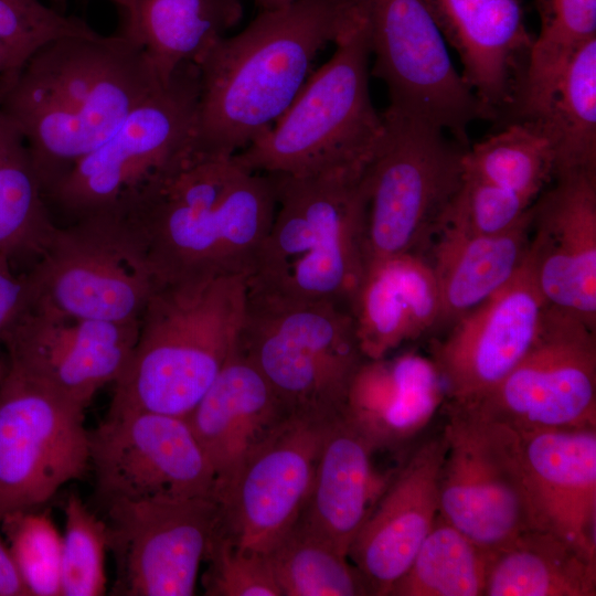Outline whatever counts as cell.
Listing matches in <instances>:
<instances>
[{
	"label": "cell",
	"mask_w": 596,
	"mask_h": 596,
	"mask_svg": "<svg viewBox=\"0 0 596 596\" xmlns=\"http://www.w3.org/2000/svg\"><path fill=\"white\" fill-rule=\"evenodd\" d=\"M164 83L128 36L62 38L0 76V109L24 137L44 195Z\"/></svg>",
	"instance_id": "obj_1"
},
{
	"label": "cell",
	"mask_w": 596,
	"mask_h": 596,
	"mask_svg": "<svg viewBox=\"0 0 596 596\" xmlns=\"http://www.w3.org/2000/svg\"><path fill=\"white\" fill-rule=\"evenodd\" d=\"M275 206L270 174L244 168L234 156L193 148L109 212L134 231L163 284L204 276L246 277Z\"/></svg>",
	"instance_id": "obj_2"
},
{
	"label": "cell",
	"mask_w": 596,
	"mask_h": 596,
	"mask_svg": "<svg viewBox=\"0 0 596 596\" xmlns=\"http://www.w3.org/2000/svg\"><path fill=\"white\" fill-rule=\"evenodd\" d=\"M359 22L353 0H297L262 10L242 32L217 41L195 63L194 149L234 156L248 146L291 105L318 53Z\"/></svg>",
	"instance_id": "obj_3"
},
{
	"label": "cell",
	"mask_w": 596,
	"mask_h": 596,
	"mask_svg": "<svg viewBox=\"0 0 596 596\" xmlns=\"http://www.w3.org/2000/svg\"><path fill=\"white\" fill-rule=\"evenodd\" d=\"M270 175L275 213L246 275L247 296L350 310L368 265L365 172Z\"/></svg>",
	"instance_id": "obj_4"
},
{
	"label": "cell",
	"mask_w": 596,
	"mask_h": 596,
	"mask_svg": "<svg viewBox=\"0 0 596 596\" xmlns=\"http://www.w3.org/2000/svg\"><path fill=\"white\" fill-rule=\"evenodd\" d=\"M246 306L243 275L159 284L109 408L187 417L236 350Z\"/></svg>",
	"instance_id": "obj_5"
},
{
	"label": "cell",
	"mask_w": 596,
	"mask_h": 596,
	"mask_svg": "<svg viewBox=\"0 0 596 596\" xmlns=\"http://www.w3.org/2000/svg\"><path fill=\"white\" fill-rule=\"evenodd\" d=\"M370 57L360 19L278 120L234 155L236 161L267 174H364L385 132L370 94Z\"/></svg>",
	"instance_id": "obj_6"
},
{
	"label": "cell",
	"mask_w": 596,
	"mask_h": 596,
	"mask_svg": "<svg viewBox=\"0 0 596 596\" xmlns=\"http://www.w3.org/2000/svg\"><path fill=\"white\" fill-rule=\"evenodd\" d=\"M237 350L269 383L289 415L332 421L366 360L349 308L247 296Z\"/></svg>",
	"instance_id": "obj_7"
},
{
	"label": "cell",
	"mask_w": 596,
	"mask_h": 596,
	"mask_svg": "<svg viewBox=\"0 0 596 596\" xmlns=\"http://www.w3.org/2000/svg\"><path fill=\"white\" fill-rule=\"evenodd\" d=\"M383 116L384 137L365 171L368 264L430 247L462 184L468 148L428 123Z\"/></svg>",
	"instance_id": "obj_8"
},
{
	"label": "cell",
	"mask_w": 596,
	"mask_h": 596,
	"mask_svg": "<svg viewBox=\"0 0 596 596\" xmlns=\"http://www.w3.org/2000/svg\"><path fill=\"white\" fill-rule=\"evenodd\" d=\"M30 302L73 319L138 322L159 285L129 225L98 212L56 227L29 272Z\"/></svg>",
	"instance_id": "obj_9"
},
{
	"label": "cell",
	"mask_w": 596,
	"mask_h": 596,
	"mask_svg": "<svg viewBox=\"0 0 596 596\" xmlns=\"http://www.w3.org/2000/svg\"><path fill=\"white\" fill-rule=\"evenodd\" d=\"M199 95L198 66L181 65L105 142L78 160L46 198L76 220L115 207L194 148Z\"/></svg>",
	"instance_id": "obj_10"
},
{
	"label": "cell",
	"mask_w": 596,
	"mask_h": 596,
	"mask_svg": "<svg viewBox=\"0 0 596 596\" xmlns=\"http://www.w3.org/2000/svg\"><path fill=\"white\" fill-rule=\"evenodd\" d=\"M353 1L374 57L372 74L387 89V109L436 126L469 147L470 125L488 116L423 0Z\"/></svg>",
	"instance_id": "obj_11"
},
{
	"label": "cell",
	"mask_w": 596,
	"mask_h": 596,
	"mask_svg": "<svg viewBox=\"0 0 596 596\" xmlns=\"http://www.w3.org/2000/svg\"><path fill=\"white\" fill-rule=\"evenodd\" d=\"M445 406L447 449L439 473L438 513L491 553L531 528L519 434L471 408Z\"/></svg>",
	"instance_id": "obj_12"
},
{
	"label": "cell",
	"mask_w": 596,
	"mask_h": 596,
	"mask_svg": "<svg viewBox=\"0 0 596 596\" xmlns=\"http://www.w3.org/2000/svg\"><path fill=\"white\" fill-rule=\"evenodd\" d=\"M595 333L547 305L523 359L488 392L458 406L517 432L596 427Z\"/></svg>",
	"instance_id": "obj_13"
},
{
	"label": "cell",
	"mask_w": 596,
	"mask_h": 596,
	"mask_svg": "<svg viewBox=\"0 0 596 596\" xmlns=\"http://www.w3.org/2000/svg\"><path fill=\"white\" fill-rule=\"evenodd\" d=\"M84 411L9 364L0 384V520L38 509L89 468Z\"/></svg>",
	"instance_id": "obj_14"
},
{
	"label": "cell",
	"mask_w": 596,
	"mask_h": 596,
	"mask_svg": "<svg viewBox=\"0 0 596 596\" xmlns=\"http://www.w3.org/2000/svg\"><path fill=\"white\" fill-rule=\"evenodd\" d=\"M114 595L192 596L220 517L213 497H153L106 504Z\"/></svg>",
	"instance_id": "obj_15"
},
{
	"label": "cell",
	"mask_w": 596,
	"mask_h": 596,
	"mask_svg": "<svg viewBox=\"0 0 596 596\" xmlns=\"http://www.w3.org/2000/svg\"><path fill=\"white\" fill-rule=\"evenodd\" d=\"M89 467L105 503L213 497L215 477L187 417L109 408L89 433Z\"/></svg>",
	"instance_id": "obj_16"
},
{
	"label": "cell",
	"mask_w": 596,
	"mask_h": 596,
	"mask_svg": "<svg viewBox=\"0 0 596 596\" xmlns=\"http://www.w3.org/2000/svg\"><path fill=\"white\" fill-rule=\"evenodd\" d=\"M332 421L290 415L215 498L217 528L238 547L267 554L296 523Z\"/></svg>",
	"instance_id": "obj_17"
},
{
	"label": "cell",
	"mask_w": 596,
	"mask_h": 596,
	"mask_svg": "<svg viewBox=\"0 0 596 596\" xmlns=\"http://www.w3.org/2000/svg\"><path fill=\"white\" fill-rule=\"evenodd\" d=\"M138 322L73 319L29 301L1 332L9 364L84 406L126 369Z\"/></svg>",
	"instance_id": "obj_18"
},
{
	"label": "cell",
	"mask_w": 596,
	"mask_h": 596,
	"mask_svg": "<svg viewBox=\"0 0 596 596\" xmlns=\"http://www.w3.org/2000/svg\"><path fill=\"white\" fill-rule=\"evenodd\" d=\"M546 306L526 256L505 286L434 344L446 404L470 403L498 384L532 348Z\"/></svg>",
	"instance_id": "obj_19"
},
{
	"label": "cell",
	"mask_w": 596,
	"mask_h": 596,
	"mask_svg": "<svg viewBox=\"0 0 596 596\" xmlns=\"http://www.w3.org/2000/svg\"><path fill=\"white\" fill-rule=\"evenodd\" d=\"M552 181L532 204L528 257L547 305L596 332V170Z\"/></svg>",
	"instance_id": "obj_20"
},
{
	"label": "cell",
	"mask_w": 596,
	"mask_h": 596,
	"mask_svg": "<svg viewBox=\"0 0 596 596\" xmlns=\"http://www.w3.org/2000/svg\"><path fill=\"white\" fill-rule=\"evenodd\" d=\"M488 120L505 121L519 98L534 36L521 0H423Z\"/></svg>",
	"instance_id": "obj_21"
},
{
	"label": "cell",
	"mask_w": 596,
	"mask_h": 596,
	"mask_svg": "<svg viewBox=\"0 0 596 596\" xmlns=\"http://www.w3.org/2000/svg\"><path fill=\"white\" fill-rule=\"evenodd\" d=\"M446 449L443 433L422 443L395 471L353 540L348 557L370 595L389 596L432 530Z\"/></svg>",
	"instance_id": "obj_22"
},
{
	"label": "cell",
	"mask_w": 596,
	"mask_h": 596,
	"mask_svg": "<svg viewBox=\"0 0 596 596\" xmlns=\"http://www.w3.org/2000/svg\"><path fill=\"white\" fill-rule=\"evenodd\" d=\"M518 434L531 528L596 560V427Z\"/></svg>",
	"instance_id": "obj_23"
},
{
	"label": "cell",
	"mask_w": 596,
	"mask_h": 596,
	"mask_svg": "<svg viewBox=\"0 0 596 596\" xmlns=\"http://www.w3.org/2000/svg\"><path fill=\"white\" fill-rule=\"evenodd\" d=\"M289 416L266 379L236 348L187 416L212 466L214 499Z\"/></svg>",
	"instance_id": "obj_24"
},
{
	"label": "cell",
	"mask_w": 596,
	"mask_h": 596,
	"mask_svg": "<svg viewBox=\"0 0 596 596\" xmlns=\"http://www.w3.org/2000/svg\"><path fill=\"white\" fill-rule=\"evenodd\" d=\"M375 451L344 413L333 419L321 445L309 496L296 521L347 556L395 473L375 469Z\"/></svg>",
	"instance_id": "obj_25"
},
{
	"label": "cell",
	"mask_w": 596,
	"mask_h": 596,
	"mask_svg": "<svg viewBox=\"0 0 596 596\" xmlns=\"http://www.w3.org/2000/svg\"><path fill=\"white\" fill-rule=\"evenodd\" d=\"M444 402L433 360L406 352L364 360L351 382L344 415L380 450L414 438Z\"/></svg>",
	"instance_id": "obj_26"
},
{
	"label": "cell",
	"mask_w": 596,
	"mask_h": 596,
	"mask_svg": "<svg viewBox=\"0 0 596 596\" xmlns=\"http://www.w3.org/2000/svg\"><path fill=\"white\" fill-rule=\"evenodd\" d=\"M363 356L376 360L439 324L436 278L423 256L396 255L369 263L350 305Z\"/></svg>",
	"instance_id": "obj_27"
},
{
	"label": "cell",
	"mask_w": 596,
	"mask_h": 596,
	"mask_svg": "<svg viewBox=\"0 0 596 596\" xmlns=\"http://www.w3.org/2000/svg\"><path fill=\"white\" fill-rule=\"evenodd\" d=\"M530 213L511 230L490 236L441 232L430 263L440 300L439 324H454L505 286L524 263L531 238Z\"/></svg>",
	"instance_id": "obj_28"
},
{
	"label": "cell",
	"mask_w": 596,
	"mask_h": 596,
	"mask_svg": "<svg viewBox=\"0 0 596 596\" xmlns=\"http://www.w3.org/2000/svg\"><path fill=\"white\" fill-rule=\"evenodd\" d=\"M243 17L241 0H134L119 33L136 42L167 82L195 64Z\"/></svg>",
	"instance_id": "obj_29"
},
{
	"label": "cell",
	"mask_w": 596,
	"mask_h": 596,
	"mask_svg": "<svg viewBox=\"0 0 596 596\" xmlns=\"http://www.w3.org/2000/svg\"><path fill=\"white\" fill-rule=\"evenodd\" d=\"M596 560L529 528L490 553L483 596H595Z\"/></svg>",
	"instance_id": "obj_30"
},
{
	"label": "cell",
	"mask_w": 596,
	"mask_h": 596,
	"mask_svg": "<svg viewBox=\"0 0 596 596\" xmlns=\"http://www.w3.org/2000/svg\"><path fill=\"white\" fill-rule=\"evenodd\" d=\"M525 121L550 143L554 177L596 170V36L574 52L543 109Z\"/></svg>",
	"instance_id": "obj_31"
},
{
	"label": "cell",
	"mask_w": 596,
	"mask_h": 596,
	"mask_svg": "<svg viewBox=\"0 0 596 596\" xmlns=\"http://www.w3.org/2000/svg\"><path fill=\"white\" fill-rule=\"evenodd\" d=\"M55 230L24 137L0 109V253L40 256Z\"/></svg>",
	"instance_id": "obj_32"
},
{
	"label": "cell",
	"mask_w": 596,
	"mask_h": 596,
	"mask_svg": "<svg viewBox=\"0 0 596 596\" xmlns=\"http://www.w3.org/2000/svg\"><path fill=\"white\" fill-rule=\"evenodd\" d=\"M490 552L439 513L389 596H483Z\"/></svg>",
	"instance_id": "obj_33"
},
{
	"label": "cell",
	"mask_w": 596,
	"mask_h": 596,
	"mask_svg": "<svg viewBox=\"0 0 596 596\" xmlns=\"http://www.w3.org/2000/svg\"><path fill=\"white\" fill-rule=\"evenodd\" d=\"M464 175L488 182L534 202L554 177L550 143L530 123L503 124L492 135L469 146Z\"/></svg>",
	"instance_id": "obj_34"
},
{
	"label": "cell",
	"mask_w": 596,
	"mask_h": 596,
	"mask_svg": "<svg viewBox=\"0 0 596 596\" xmlns=\"http://www.w3.org/2000/svg\"><path fill=\"white\" fill-rule=\"evenodd\" d=\"M540 17L524 82L518 99L522 116L545 106L574 52L596 36V0H535Z\"/></svg>",
	"instance_id": "obj_35"
},
{
	"label": "cell",
	"mask_w": 596,
	"mask_h": 596,
	"mask_svg": "<svg viewBox=\"0 0 596 596\" xmlns=\"http://www.w3.org/2000/svg\"><path fill=\"white\" fill-rule=\"evenodd\" d=\"M267 556L281 596L370 595L348 556L297 522Z\"/></svg>",
	"instance_id": "obj_36"
},
{
	"label": "cell",
	"mask_w": 596,
	"mask_h": 596,
	"mask_svg": "<svg viewBox=\"0 0 596 596\" xmlns=\"http://www.w3.org/2000/svg\"><path fill=\"white\" fill-rule=\"evenodd\" d=\"M64 515L61 596L104 595L107 586V524L76 494L67 498Z\"/></svg>",
	"instance_id": "obj_37"
},
{
	"label": "cell",
	"mask_w": 596,
	"mask_h": 596,
	"mask_svg": "<svg viewBox=\"0 0 596 596\" xmlns=\"http://www.w3.org/2000/svg\"><path fill=\"white\" fill-rule=\"evenodd\" d=\"M0 526L29 596H61L62 534L51 515L15 511L6 514Z\"/></svg>",
	"instance_id": "obj_38"
},
{
	"label": "cell",
	"mask_w": 596,
	"mask_h": 596,
	"mask_svg": "<svg viewBox=\"0 0 596 596\" xmlns=\"http://www.w3.org/2000/svg\"><path fill=\"white\" fill-rule=\"evenodd\" d=\"M533 203L514 192L464 175L440 233L468 236L501 234L520 223Z\"/></svg>",
	"instance_id": "obj_39"
},
{
	"label": "cell",
	"mask_w": 596,
	"mask_h": 596,
	"mask_svg": "<svg viewBox=\"0 0 596 596\" xmlns=\"http://www.w3.org/2000/svg\"><path fill=\"white\" fill-rule=\"evenodd\" d=\"M202 576L207 596H281L267 554L238 547L216 524Z\"/></svg>",
	"instance_id": "obj_40"
},
{
	"label": "cell",
	"mask_w": 596,
	"mask_h": 596,
	"mask_svg": "<svg viewBox=\"0 0 596 596\" xmlns=\"http://www.w3.org/2000/svg\"><path fill=\"white\" fill-rule=\"evenodd\" d=\"M99 35L83 19L60 13L39 0H0V42L21 65L52 41Z\"/></svg>",
	"instance_id": "obj_41"
},
{
	"label": "cell",
	"mask_w": 596,
	"mask_h": 596,
	"mask_svg": "<svg viewBox=\"0 0 596 596\" xmlns=\"http://www.w3.org/2000/svg\"><path fill=\"white\" fill-rule=\"evenodd\" d=\"M11 263L0 253V334L26 307L32 291L29 273L15 274Z\"/></svg>",
	"instance_id": "obj_42"
},
{
	"label": "cell",
	"mask_w": 596,
	"mask_h": 596,
	"mask_svg": "<svg viewBox=\"0 0 596 596\" xmlns=\"http://www.w3.org/2000/svg\"><path fill=\"white\" fill-rule=\"evenodd\" d=\"M0 596H29L8 545L0 534Z\"/></svg>",
	"instance_id": "obj_43"
},
{
	"label": "cell",
	"mask_w": 596,
	"mask_h": 596,
	"mask_svg": "<svg viewBox=\"0 0 596 596\" xmlns=\"http://www.w3.org/2000/svg\"><path fill=\"white\" fill-rule=\"evenodd\" d=\"M21 66L18 57L0 42V76Z\"/></svg>",
	"instance_id": "obj_44"
},
{
	"label": "cell",
	"mask_w": 596,
	"mask_h": 596,
	"mask_svg": "<svg viewBox=\"0 0 596 596\" xmlns=\"http://www.w3.org/2000/svg\"><path fill=\"white\" fill-rule=\"evenodd\" d=\"M262 10H272L288 6L297 0H253Z\"/></svg>",
	"instance_id": "obj_45"
},
{
	"label": "cell",
	"mask_w": 596,
	"mask_h": 596,
	"mask_svg": "<svg viewBox=\"0 0 596 596\" xmlns=\"http://www.w3.org/2000/svg\"><path fill=\"white\" fill-rule=\"evenodd\" d=\"M111 2L118 10L120 18L128 14L134 6V0H107Z\"/></svg>",
	"instance_id": "obj_46"
}]
</instances>
